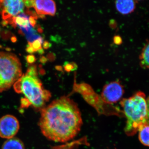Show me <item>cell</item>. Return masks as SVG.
I'll return each instance as SVG.
<instances>
[{
  "label": "cell",
  "instance_id": "3",
  "mask_svg": "<svg viewBox=\"0 0 149 149\" xmlns=\"http://www.w3.org/2000/svg\"><path fill=\"white\" fill-rule=\"evenodd\" d=\"M120 105L126 119L125 133L128 136H133L141 126L147 123L148 107L146 95L139 91L130 97L122 100Z\"/></svg>",
  "mask_w": 149,
  "mask_h": 149
},
{
  "label": "cell",
  "instance_id": "6",
  "mask_svg": "<svg viewBox=\"0 0 149 149\" xmlns=\"http://www.w3.org/2000/svg\"><path fill=\"white\" fill-rule=\"evenodd\" d=\"M123 94V86L119 82L113 81L104 86L101 96L104 102L113 104L119 101L122 98Z\"/></svg>",
  "mask_w": 149,
  "mask_h": 149
},
{
  "label": "cell",
  "instance_id": "11",
  "mask_svg": "<svg viewBox=\"0 0 149 149\" xmlns=\"http://www.w3.org/2000/svg\"><path fill=\"white\" fill-rule=\"evenodd\" d=\"M139 139L141 143L149 147V124L146 123L141 126L139 130Z\"/></svg>",
  "mask_w": 149,
  "mask_h": 149
},
{
  "label": "cell",
  "instance_id": "5",
  "mask_svg": "<svg viewBox=\"0 0 149 149\" xmlns=\"http://www.w3.org/2000/svg\"><path fill=\"white\" fill-rule=\"evenodd\" d=\"M19 121L13 115H6L0 118V137L7 139L15 137L19 130Z\"/></svg>",
  "mask_w": 149,
  "mask_h": 149
},
{
  "label": "cell",
  "instance_id": "7",
  "mask_svg": "<svg viewBox=\"0 0 149 149\" xmlns=\"http://www.w3.org/2000/svg\"><path fill=\"white\" fill-rule=\"evenodd\" d=\"M22 1H1L3 7L2 17L6 23H11L13 18L22 12L24 8Z\"/></svg>",
  "mask_w": 149,
  "mask_h": 149
},
{
  "label": "cell",
  "instance_id": "16",
  "mask_svg": "<svg viewBox=\"0 0 149 149\" xmlns=\"http://www.w3.org/2000/svg\"><path fill=\"white\" fill-rule=\"evenodd\" d=\"M147 107H148V116H147V123L149 124V97L147 98Z\"/></svg>",
  "mask_w": 149,
  "mask_h": 149
},
{
  "label": "cell",
  "instance_id": "15",
  "mask_svg": "<svg viewBox=\"0 0 149 149\" xmlns=\"http://www.w3.org/2000/svg\"><path fill=\"white\" fill-rule=\"evenodd\" d=\"M27 61L29 63H32L35 61V58L34 56L30 55L27 57Z\"/></svg>",
  "mask_w": 149,
  "mask_h": 149
},
{
  "label": "cell",
  "instance_id": "8",
  "mask_svg": "<svg viewBox=\"0 0 149 149\" xmlns=\"http://www.w3.org/2000/svg\"><path fill=\"white\" fill-rule=\"evenodd\" d=\"M33 7L35 8L37 14L40 16L44 15L54 16L56 10L55 3L51 0L33 1Z\"/></svg>",
  "mask_w": 149,
  "mask_h": 149
},
{
  "label": "cell",
  "instance_id": "10",
  "mask_svg": "<svg viewBox=\"0 0 149 149\" xmlns=\"http://www.w3.org/2000/svg\"><path fill=\"white\" fill-rule=\"evenodd\" d=\"M2 149H25L24 145L20 139L15 137L7 139L3 144Z\"/></svg>",
  "mask_w": 149,
  "mask_h": 149
},
{
  "label": "cell",
  "instance_id": "13",
  "mask_svg": "<svg viewBox=\"0 0 149 149\" xmlns=\"http://www.w3.org/2000/svg\"><path fill=\"white\" fill-rule=\"evenodd\" d=\"M76 65L73 63H67L64 65V68L65 71L70 72L73 70L74 68H76Z\"/></svg>",
  "mask_w": 149,
  "mask_h": 149
},
{
  "label": "cell",
  "instance_id": "12",
  "mask_svg": "<svg viewBox=\"0 0 149 149\" xmlns=\"http://www.w3.org/2000/svg\"><path fill=\"white\" fill-rule=\"evenodd\" d=\"M140 65L143 68L149 69V42L143 48L140 56Z\"/></svg>",
  "mask_w": 149,
  "mask_h": 149
},
{
  "label": "cell",
  "instance_id": "9",
  "mask_svg": "<svg viewBox=\"0 0 149 149\" xmlns=\"http://www.w3.org/2000/svg\"><path fill=\"white\" fill-rule=\"evenodd\" d=\"M116 9L123 15L131 13L136 7V2L131 0H119L115 2Z\"/></svg>",
  "mask_w": 149,
  "mask_h": 149
},
{
  "label": "cell",
  "instance_id": "14",
  "mask_svg": "<svg viewBox=\"0 0 149 149\" xmlns=\"http://www.w3.org/2000/svg\"><path fill=\"white\" fill-rule=\"evenodd\" d=\"M113 42L116 45H120L122 43V39L120 36L116 35L113 38Z\"/></svg>",
  "mask_w": 149,
  "mask_h": 149
},
{
  "label": "cell",
  "instance_id": "4",
  "mask_svg": "<svg viewBox=\"0 0 149 149\" xmlns=\"http://www.w3.org/2000/svg\"><path fill=\"white\" fill-rule=\"evenodd\" d=\"M22 75L21 63L10 53L0 52V93L8 90Z\"/></svg>",
  "mask_w": 149,
  "mask_h": 149
},
{
  "label": "cell",
  "instance_id": "17",
  "mask_svg": "<svg viewBox=\"0 0 149 149\" xmlns=\"http://www.w3.org/2000/svg\"><path fill=\"white\" fill-rule=\"evenodd\" d=\"M49 47V44L47 42H45L44 44V47L45 48V49H47Z\"/></svg>",
  "mask_w": 149,
  "mask_h": 149
},
{
  "label": "cell",
  "instance_id": "2",
  "mask_svg": "<svg viewBox=\"0 0 149 149\" xmlns=\"http://www.w3.org/2000/svg\"><path fill=\"white\" fill-rule=\"evenodd\" d=\"M13 86L17 93L24 96L21 102L23 107L31 106L41 111L51 97V93L44 88L38 77L35 65L29 67L26 73L22 74Z\"/></svg>",
  "mask_w": 149,
  "mask_h": 149
},
{
  "label": "cell",
  "instance_id": "1",
  "mask_svg": "<svg viewBox=\"0 0 149 149\" xmlns=\"http://www.w3.org/2000/svg\"><path fill=\"white\" fill-rule=\"evenodd\" d=\"M39 126L43 136L56 142L74 139L83 125L81 112L76 103L63 96L41 111Z\"/></svg>",
  "mask_w": 149,
  "mask_h": 149
}]
</instances>
